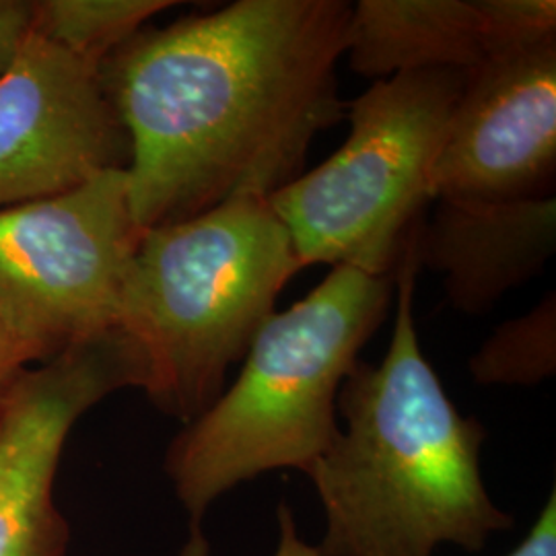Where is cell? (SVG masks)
<instances>
[{"mask_svg":"<svg viewBox=\"0 0 556 556\" xmlns=\"http://www.w3.org/2000/svg\"><path fill=\"white\" fill-rule=\"evenodd\" d=\"M556 38L555 0H361L344 56L383 80L417 71H472L517 48Z\"/></svg>","mask_w":556,"mask_h":556,"instance_id":"obj_10","label":"cell"},{"mask_svg":"<svg viewBox=\"0 0 556 556\" xmlns=\"http://www.w3.org/2000/svg\"><path fill=\"white\" fill-rule=\"evenodd\" d=\"M394 291L396 275L337 266L262 324L236 383L167 450L165 472L188 516L181 556H208L206 514L241 482L287 468L309 477L340 431L338 392Z\"/></svg>","mask_w":556,"mask_h":556,"instance_id":"obj_3","label":"cell"},{"mask_svg":"<svg viewBox=\"0 0 556 556\" xmlns=\"http://www.w3.org/2000/svg\"><path fill=\"white\" fill-rule=\"evenodd\" d=\"M142 231L126 169L0 208V321L34 365L116 330Z\"/></svg>","mask_w":556,"mask_h":556,"instance_id":"obj_6","label":"cell"},{"mask_svg":"<svg viewBox=\"0 0 556 556\" xmlns=\"http://www.w3.org/2000/svg\"><path fill=\"white\" fill-rule=\"evenodd\" d=\"M172 0H31V31L89 64L114 54Z\"/></svg>","mask_w":556,"mask_h":556,"instance_id":"obj_12","label":"cell"},{"mask_svg":"<svg viewBox=\"0 0 556 556\" xmlns=\"http://www.w3.org/2000/svg\"><path fill=\"white\" fill-rule=\"evenodd\" d=\"M36 367L25 349L0 321V406L25 371Z\"/></svg>","mask_w":556,"mask_h":556,"instance_id":"obj_16","label":"cell"},{"mask_svg":"<svg viewBox=\"0 0 556 556\" xmlns=\"http://www.w3.org/2000/svg\"><path fill=\"white\" fill-rule=\"evenodd\" d=\"M139 388L118 330L23 374L0 406V556H66L68 521L54 484L60 457L87 410Z\"/></svg>","mask_w":556,"mask_h":556,"instance_id":"obj_8","label":"cell"},{"mask_svg":"<svg viewBox=\"0 0 556 556\" xmlns=\"http://www.w3.org/2000/svg\"><path fill=\"white\" fill-rule=\"evenodd\" d=\"M418 266L443 278L450 305L491 312L538 277L556 250V197L511 202L435 200L415 239Z\"/></svg>","mask_w":556,"mask_h":556,"instance_id":"obj_11","label":"cell"},{"mask_svg":"<svg viewBox=\"0 0 556 556\" xmlns=\"http://www.w3.org/2000/svg\"><path fill=\"white\" fill-rule=\"evenodd\" d=\"M130 139L100 66L29 31L0 75V208L128 169Z\"/></svg>","mask_w":556,"mask_h":556,"instance_id":"obj_7","label":"cell"},{"mask_svg":"<svg viewBox=\"0 0 556 556\" xmlns=\"http://www.w3.org/2000/svg\"><path fill=\"white\" fill-rule=\"evenodd\" d=\"M466 71H417L376 80L351 101V132L330 160L268 202L301 268L349 266L396 275L433 199V167Z\"/></svg>","mask_w":556,"mask_h":556,"instance_id":"obj_5","label":"cell"},{"mask_svg":"<svg viewBox=\"0 0 556 556\" xmlns=\"http://www.w3.org/2000/svg\"><path fill=\"white\" fill-rule=\"evenodd\" d=\"M278 548L275 556H312L309 544L298 538L293 516L285 503L278 507ZM507 556H556V491H551L534 528Z\"/></svg>","mask_w":556,"mask_h":556,"instance_id":"obj_14","label":"cell"},{"mask_svg":"<svg viewBox=\"0 0 556 556\" xmlns=\"http://www.w3.org/2000/svg\"><path fill=\"white\" fill-rule=\"evenodd\" d=\"M417 233L397 262L388 353L344 379L340 431L309 472L326 516L312 556H435L445 544L478 555L514 528L482 480V422L457 410L420 349Z\"/></svg>","mask_w":556,"mask_h":556,"instance_id":"obj_2","label":"cell"},{"mask_svg":"<svg viewBox=\"0 0 556 556\" xmlns=\"http://www.w3.org/2000/svg\"><path fill=\"white\" fill-rule=\"evenodd\" d=\"M351 11L346 0H238L144 25L101 62L130 139L140 229L270 199L301 176L312 140L344 116L337 66Z\"/></svg>","mask_w":556,"mask_h":556,"instance_id":"obj_1","label":"cell"},{"mask_svg":"<svg viewBox=\"0 0 556 556\" xmlns=\"http://www.w3.org/2000/svg\"><path fill=\"white\" fill-rule=\"evenodd\" d=\"M556 38L466 71L433 167V199L555 197Z\"/></svg>","mask_w":556,"mask_h":556,"instance_id":"obj_9","label":"cell"},{"mask_svg":"<svg viewBox=\"0 0 556 556\" xmlns=\"http://www.w3.org/2000/svg\"><path fill=\"white\" fill-rule=\"evenodd\" d=\"M31 31V0H0V75Z\"/></svg>","mask_w":556,"mask_h":556,"instance_id":"obj_15","label":"cell"},{"mask_svg":"<svg viewBox=\"0 0 556 556\" xmlns=\"http://www.w3.org/2000/svg\"><path fill=\"white\" fill-rule=\"evenodd\" d=\"M299 270L291 238L264 197L144 229L116 326L137 361L139 390L186 425L200 417Z\"/></svg>","mask_w":556,"mask_h":556,"instance_id":"obj_4","label":"cell"},{"mask_svg":"<svg viewBox=\"0 0 556 556\" xmlns=\"http://www.w3.org/2000/svg\"><path fill=\"white\" fill-rule=\"evenodd\" d=\"M478 386L534 388L556 374V293L536 307L507 319L468 361Z\"/></svg>","mask_w":556,"mask_h":556,"instance_id":"obj_13","label":"cell"}]
</instances>
